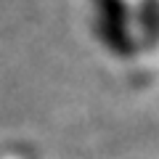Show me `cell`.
Wrapping results in <instances>:
<instances>
[{
    "mask_svg": "<svg viewBox=\"0 0 159 159\" xmlns=\"http://www.w3.org/2000/svg\"><path fill=\"white\" fill-rule=\"evenodd\" d=\"M98 3V34L119 56H130L133 37L127 32V8L122 0H96Z\"/></svg>",
    "mask_w": 159,
    "mask_h": 159,
    "instance_id": "6da1fadb",
    "label": "cell"
}]
</instances>
